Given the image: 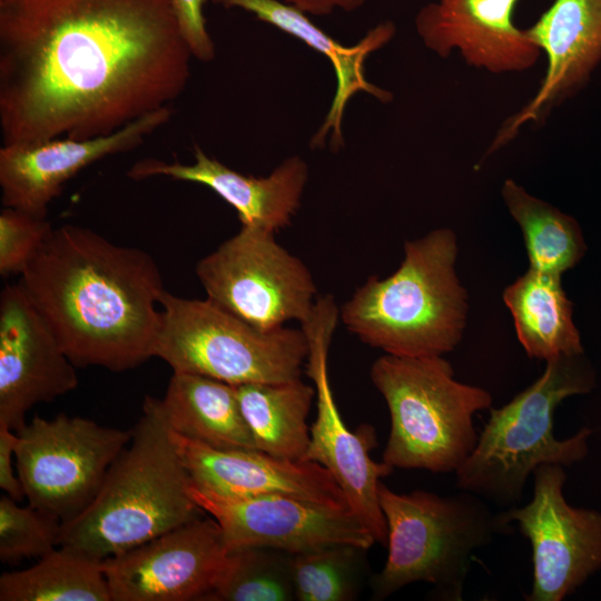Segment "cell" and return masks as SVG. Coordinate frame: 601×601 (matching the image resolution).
<instances>
[{
	"label": "cell",
	"mask_w": 601,
	"mask_h": 601,
	"mask_svg": "<svg viewBox=\"0 0 601 601\" xmlns=\"http://www.w3.org/2000/svg\"><path fill=\"white\" fill-rule=\"evenodd\" d=\"M520 344L530 358L583 354L561 276L529 268L503 293Z\"/></svg>",
	"instance_id": "603a6c76"
},
{
	"label": "cell",
	"mask_w": 601,
	"mask_h": 601,
	"mask_svg": "<svg viewBox=\"0 0 601 601\" xmlns=\"http://www.w3.org/2000/svg\"><path fill=\"white\" fill-rule=\"evenodd\" d=\"M169 432L197 487L230 497L288 494L332 508L351 509L335 479L318 463L282 459L258 450L215 449L170 428Z\"/></svg>",
	"instance_id": "ac0fdd59"
},
{
	"label": "cell",
	"mask_w": 601,
	"mask_h": 601,
	"mask_svg": "<svg viewBox=\"0 0 601 601\" xmlns=\"http://www.w3.org/2000/svg\"><path fill=\"white\" fill-rule=\"evenodd\" d=\"M306 14L326 16L335 9L352 12L361 8L365 0H278Z\"/></svg>",
	"instance_id": "d6a6232c"
},
{
	"label": "cell",
	"mask_w": 601,
	"mask_h": 601,
	"mask_svg": "<svg viewBox=\"0 0 601 601\" xmlns=\"http://www.w3.org/2000/svg\"><path fill=\"white\" fill-rule=\"evenodd\" d=\"M370 376L391 418L383 461L394 469L455 473L476 445L473 417L491 408V393L456 381L443 356L385 354Z\"/></svg>",
	"instance_id": "52a82bcc"
},
{
	"label": "cell",
	"mask_w": 601,
	"mask_h": 601,
	"mask_svg": "<svg viewBox=\"0 0 601 601\" xmlns=\"http://www.w3.org/2000/svg\"><path fill=\"white\" fill-rule=\"evenodd\" d=\"M174 0H0L2 145L111 134L186 89Z\"/></svg>",
	"instance_id": "6da1fadb"
},
{
	"label": "cell",
	"mask_w": 601,
	"mask_h": 601,
	"mask_svg": "<svg viewBox=\"0 0 601 601\" xmlns=\"http://www.w3.org/2000/svg\"><path fill=\"white\" fill-rule=\"evenodd\" d=\"M501 195L521 228L529 268L562 276L581 260L587 245L573 217L531 195L511 178L504 180Z\"/></svg>",
	"instance_id": "d4e9b609"
},
{
	"label": "cell",
	"mask_w": 601,
	"mask_h": 601,
	"mask_svg": "<svg viewBox=\"0 0 601 601\" xmlns=\"http://www.w3.org/2000/svg\"><path fill=\"white\" fill-rule=\"evenodd\" d=\"M52 229L46 218L3 207L0 213V275H21Z\"/></svg>",
	"instance_id": "f546056e"
},
{
	"label": "cell",
	"mask_w": 601,
	"mask_h": 601,
	"mask_svg": "<svg viewBox=\"0 0 601 601\" xmlns=\"http://www.w3.org/2000/svg\"><path fill=\"white\" fill-rule=\"evenodd\" d=\"M17 434V475L29 504L63 523L95 500L132 430L59 414L35 416Z\"/></svg>",
	"instance_id": "9c48e42d"
},
{
	"label": "cell",
	"mask_w": 601,
	"mask_h": 601,
	"mask_svg": "<svg viewBox=\"0 0 601 601\" xmlns=\"http://www.w3.org/2000/svg\"><path fill=\"white\" fill-rule=\"evenodd\" d=\"M171 106L151 111L122 128L99 137H58L42 141L2 145L0 188L3 207L46 218L49 204L63 185L91 164L130 151L167 124Z\"/></svg>",
	"instance_id": "2e32d148"
},
{
	"label": "cell",
	"mask_w": 601,
	"mask_h": 601,
	"mask_svg": "<svg viewBox=\"0 0 601 601\" xmlns=\"http://www.w3.org/2000/svg\"><path fill=\"white\" fill-rule=\"evenodd\" d=\"M229 550L208 514L102 560L111 601H207Z\"/></svg>",
	"instance_id": "4fadbf2b"
},
{
	"label": "cell",
	"mask_w": 601,
	"mask_h": 601,
	"mask_svg": "<svg viewBox=\"0 0 601 601\" xmlns=\"http://www.w3.org/2000/svg\"><path fill=\"white\" fill-rule=\"evenodd\" d=\"M235 387L256 450L282 459L304 461L311 441L306 420L315 388L300 377Z\"/></svg>",
	"instance_id": "cb8c5ba5"
},
{
	"label": "cell",
	"mask_w": 601,
	"mask_h": 601,
	"mask_svg": "<svg viewBox=\"0 0 601 601\" xmlns=\"http://www.w3.org/2000/svg\"><path fill=\"white\" fill-rule=\"evenodd\" d=\"M457 238L437 228L404 244L390 276H371L339 309L346 328L385 354L443 356L463 337L469 297L455 269Z\"/></svg>",
	"instance_id": "277c9868"
},
{
	"label": "cell",
	"mask_w": 601,
	"mask_h": 601,
	"mask_svg": "<svg viewBox=\"0 0 601 601\" xmlns=\"http://www.w3.org/2000/svg\"><path fill=\"white\" fill-rule=\"evenodd\" d=\"M595 372L583 354L546 361L530 386L490 416L476 445L454 473L455 486L500 508L519 505L528 479L542 464L570 466L588 455L590 427L560 440L554 435V413L566 397L587 394Z\"/></svg>",
	"instance_id": "5b68a950"
},
{
	"label": "cell",
	"mask_w": 601,
	"mask_h": 601,
	"mask_svg": "<svg viewBox=\"0 0 601 601\" xmlns=\"http://www.w3.org/2000/svg\"><path fill=\"white\" fill-rule=\"evenodd\" d=\"M194 156V164L146 158L127 175L135 180L164 176L204 185L236 210L242 226L276 233L290 224L308 180V166L300 157H288L268 176L255 177L227 167L197 145Z\"/></svg>",
	"instance_id": "ffe728a7"
},
{
	"label": "cell",
	"mask_w": 601,
	"mask_h": 601,
	"mask_svg": "<svg viewBox=\"0 0 601 601\" xmlns=\"http://www.w3.org/2000/svg\"><path fill=\"white\" fill-rule=\"evenodd\" d=\"M196 275L209 300L262 331L303 324L317 299L307 266L260 228L242 226L197 263Z\"/></svg>",
	"instance_id": "30bf717a"
},
{
	"label": "cell",
	"mask_w": 601,
	"mask_h": 601,
	"mask_svg": "<svg viewBox=\"0 0 601 601\" xmlns=\"http://www.w3.org/2000/svg\"><path fill=\"white\" fill-rule=\"evenodd\" d=\"M75 364L19 284L0 295V424L19 431L35 405L78 385Z\"/></svg>",
	"instance_id": "9a60e30c"
},
{
	"label": "cell",
	"mask_w": 601,
	"mask_h": 601,
	"mask_svg": "<svg viewBox=\"0 0 601 601\" xmlns=\"http://www.w3.org/2000/svg\"><path fill=\"white\" fill-rule=\"evenodd\" d=\"M76 367L152 356L165 290L152 256L77 225L53 228L18 282Z\"/></svg>",
	"instance_id": "7a4b0ae2"
},
{
	"label": "cell",
	"mask_w": 601,
	"mask_h": 601,
	"mask_svg": "<svg viewBox=\"0 0 601 601\" xmlns=\"http://www.w3.org/2000/svg\"><path fill=\"white\" fill-rule=\"evenodd\" d=\"M0 601H111L102 561L58 546L0 577Z\"/></svg>",
	"instance_id": "484cf974"
},
{
	"label": "cell",
	"mask_w": 601,
	"mask_h": 601,
	"mask_svg": "<svg viewBox=\"0 0 601 601\" xmlns=\"http://www.w3.org/2000/svg\"><path fill=\"white\" fill-rule=\"evenodd\" d=\"M152 356L174 372L211 377L231 385L299 378L308 344L300 328L262 331L208 298L176 296L166 289Z\"/></svg>",
	"instance_id": "ba28073f"
},
{
	"label": "cell",
	"mask_w": 601,
	"mask_h": 601,
	"mask_svg": "<svg viewBox=\"0 0 601 601\" xmlns=\"http://www.w3.org/2000/svg\"><path fill=\"white\" fill-rule=\"evenodd\" d=\"M17 442V432L0 424V487L7 495L19 502L26 495L19 476L14 474L13 470Z\"/></svg>",
	"instance_id": "1f68e13d"
},
{
	"label": "cell",
	"mask_w": 601,
	"mask_h": 601,
	"mask_svg": "<svg viewBox=\"0 0 601 601\" xmlns=\"http://www.w3.org/2000/svg\"><path fill=\"white\" fill-rule=\"evenodd\" d=\"M61 521L30 504L20 506L9 495L0 497V560L18 563L41 558L59 546Z\"/></svg>",
	"instance_id": "f1b7e54d"
},
{
	"label": "cell",
	"mask_w": 601,
	"mask_h": 601,
	"mask_svg": "<svg viewBox=\"0 0 601 601\" xmlns=\"http://www.w3.org/2000/svg\"><path fill=\"white\" fill-rule=\"evenodd\" d=\"M290 555L269 548L229 550L221 578L207 601L295 600Z\"/></svg>",
	"instance_id": "83f0119b"
},
{
	"label": "cell",
	"mask_w": 601,
	"mask_h": 601,
	"mask_svg": "<svg viewBox=\"0 0 601 601\" xmlns=\"http://www.w3.org/2000/svg\"><path fill=\"white\" fill-rule=\"evenodd\" d=\"M189 494L217 521L228 550L269 548L297 554L333 544L370 549L376 543L351 509L278 493L223 496L193 483Z\"/></svg>",
	"instance_id": "5bb4252c"
},
{
	"label": "cell",
	"mask_w": 601,
	"mask_h": 601,
	"mask_svg": "<svg viewBox=\"0 0 601 601\" xmlns=\"http://www.w3.org/2000/svg\"><path fill=\"white\" fill-rule=\"evenodd\" d=\"M378 499L387 556L370 579L377 601L415 582L430 583L433 600L462 601L474 551L513 531L487 501L467 491L445 496L423 490L396 493L381 482Z\"/></svg>",
	"instance_id": "8992f818"
},
{
	"label": "cell",
	"mask_w": 601,
	"mask_h": 601,
	"mask_svg": "<svg viewBox=\"0 0 601 601\" xmlns=\"http://www.w3.org/2000/svg\"><path fill=\"white\" fill-rule=\"evenodd\" d=\"M159 406L168 427L223 450H256L235 385L174 372Z\"/></svg>",
	"instance_id": "7402d4cb"
},
{
	"label": "cell",
	"mask_w": 601,
	"mask_h": 601,
	"mask_svg": "<svg viewBox=\"0 0 601 601\" xmlns=\"http://www.w3.org/2000/svg\"><path fill=\"white\" fill-rule=\"evenodd\" d=\"M525 32L546 57L545 75L534 97L504 122L486 155L587 85L601 62V0H554Z\"/></svg>",
	"instance_id": "e0dca14e"
},
{
	"label": "cell",
	"mask_w": 601,
	"mask_h": 601,
	"mask_svg": "<svg viewBox=\"0 0 601 601\" xmlns=\"http://www.w3.org/2000/svg\"><path fill=\"white\" fill-rule=\"evenodd\" d=\"M339 319V308L331 295L316 299L311 316L302 324L308 354L307 374L315 384L317 415L304 461L324 466L344 492L348 505L376 543L386 548L387 525L381 509V479L394 467L376 462L370 451L377 445L373 426L347 427L336 405L328 375V349Z\"/></svg>",
	"instance_id": "8fae6325"
},
{
	"label": "cell",
	"mask_w": 601,
	"mask_h": 601,
	"mask_svg": "<svg viewBox=\"0 0 601 601\" xmlns=\"http://www.w3.org/2000/svg\"><path fill=\"white\" fill-rule=\"evenodd\" d=\"M519 0H436L415 16L426 48L446 59L457 49L464 61L491 73L522 72L541 50L512 19Z\"/></svg>",
	"instance_id": "d6986e66"
},
{
	"label": "cell",
	"mask_w": 601,
	"mask_h": 601,
	"mask_svg": "<svg viewBox=\"0 0 601 601\" xmlns=\"http://www.w3.org/2000/svg\"><path fill=\"white\" fill-rule=\"evenodd\" d=\"M532 475L531 501L500 516L531 545L533 581L524 600L562 601L601 570V512L566 502L564 466L542 464Z\"/></svg>",
	"instance_id": "7c38bea8"
},
{
	"label": "cell",
	"mask_w": 601,
	"mask_h": 601,
	"mask_svg": "<svg viewBox=\"0 0 601 601\" xmlns=\"http://www.w3.org/2000/svg\"><path fill=\"white\" fill-rule=\"evenodd\" d=\"M211 2L226 9L239 8L252 12L258 20L298 38L331 61L337 86L329 111L312 138V148H322L329 131H332V149L343 147L344 111L348 100L357 92L365 91L384 104L392 100V92L373 85L365 77L367 56L385 46L396 32L392 21L376 24L359 42L345 47L316 27L306 13L278 0H211Z\"/></svg>",
	"instance_id": "44dd1931"
},
{
	"label": "cell",
	"mask_w": 601,
	"mask_h": 601,
	"mask_svg": "<svg viewBox=\"0 0 601 601\" xmlns=\"http://www.w3.org/2000/svg\"><path fill=\"white\" fill-rule=\"evenodd\" d=\"M129 444L90 505L61 523L59 546L98 561L207 514L190 496V476L171 441L159 398L146 396Z\"/></svg>",
	"instance_id": "3957f363"
},
{
	"label": "cell",
	"mask_w": 601,
	"mask_h": 601,
	"mask_svg": "<svg viewBox=\"0 0 601 601\" xmlns=\"http://www.w3.org/2000/svg\"><path fill=\"white\" fill-rule=\"evenodd\" d=\"M207 0H174L180 33L193 58L209 62L215 58V46L206 28L204 6Z\"/></svg>",
	"instance_id": "4dcf8cb0"
},
{
	"label": "cell",
	"mask_w": 601,
	"mask_h": 601,
	"mask_svg": "<svg viewBox=\"0 0 601 601\" xmlns=\"http://www.w3.org/2000/svg\"><path fill=\"white\" fill-rule=\"evenodd\" d=\"M368 549L333 544L290 555L296 601H354L367 580Z\"/></svg>",
	"instance_id": "4316f807"
}]
</instances>
